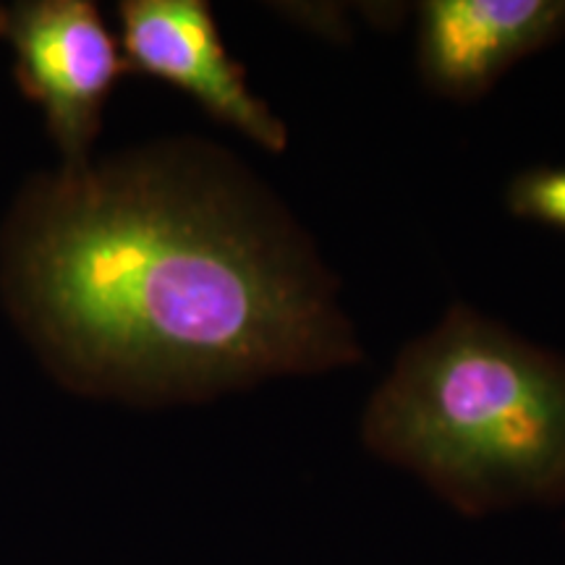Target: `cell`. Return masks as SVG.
I'll use <instances>...</instances> for the list:
<instances>
[{"label":"cell","mask_w":565,"mask_h":565,"mask_svg":"<svg viewBox=\"0 0 565 565\" xmlns=\"http://www.w3.org/2000/svg\"><path fill=\"white\" fill-rule=\"evenodd\" d=\"M6 288L68 385L141 404L362 359L301 225L215 150L38 181L11 223Z\"/></svg>","instance_id":"1"},{"label":"cell","mask_w":565,"mask_h":565,"mask_svg":"<svg viewBox=\"0 0 565 565\" xmlns=\"http://www.w3.org/2000/svg\"><path fill=\"white\" fill-rule=\"evenodd\" d=\"M364 440L461 508L565 494V359L469 307L408 343Z\"/></svg>","instance_id":"2"},{"label":"cell","mask_w":565,"mask_h":565,"mask_svg":"<svg viewBox=\"0 0 565 565\" xmlns=\"http://www.w3.org/2000/svg\"><path fill=\"white\" fill-rule=\"evenodd\" d=\"M13 79L45 116L66 168L89 166V147L121 76V47L89 0H34L6 13Z\"/></svg>","instance_id":"3"},{"label":"cell","mask_w":565,"mask_h":565,"mask_svg":"<svg viewBox=\"0 0 565 565\" xmlns=\"http://www.w3.org/2000/svg\"><path fill=\"white\" fill-rule=\"evenodd\" d=\"M124 61L186 92L215 121L242 131L267 152L288 147V129L246 84L231 58L210 6L202 0H126L118 3Z\"/></svg>","instance_id":"4"},{"label":"cell","mask_w":565,"mask_h":565,"mask_svg":"<svg viewBox=\"0 0 565 565\" xmlns=\"http://www.w3.org/2000/svg\"><path fill=\"white\" fill-rule=\"evenodd\" d=\"M563 34L565 0H427L416 38L422 79L440 97L477 100Z\"/></svg>","instance_id":"5"},{"label":"cell","mask_w":565,"mask_h":565,"mask_svg":"<svg viewBox=\"0 0 565 565\" xmlns=\"http://www.w3.org/2000/svg\"><path fill=\"white\" fill-rule=\"evenodd\" d=\"M505 204L515 217L565 231V166L519 173L508 186Z\"/></svg>","instance_id":"6"},{"label":"cell","mask_w":565,"mask_h":565,"mask_svg":"<svg viewBox=\"0 0 565 565\" xmlns=\"http://www.w3.org/2000/svg\"><path fill=\"white\" fill-rule=\"evenodd\" d=\"M6 13H9V11L0 9V34H3V30H6Z\"/></svg>","instance_id":"7"}]
</instances>
